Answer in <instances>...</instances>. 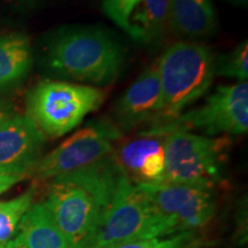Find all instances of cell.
I'll use <instances>...</instances> for the list:
<instances>
[{"instance_id":"obj_1","label":"cell","mask_w":248,"mask_h":248,"mask_svg":"<svg viewBox=\"0 0 248 248\" xmlns=\"http://www.w3.org/2000/svg\"><path fill=\"white\" fill-rule=\"evenodd\" d=\"M124 172L113 154L48 181L43 201L74 248H83L110 206Z\"/></svg>"},{"instance_id":"obj_20","label":"cell","mask_w":248,"mask_h":248,"mask_svg":"<svg viewBox=\"0 0 248 248\" xmlns=\"http://www.w3.org/2000/svg\"><path fill=\"white\" fill-rule=\"evenodd\" d=\"M142 0H102V11L113 23L130 35V20Z\"/></svg>"},{"instance_id":"obj_16","label":"cell","mask_w":248,"mask_h":248,"mask_svg":"<svg viewBox=\"0 0 248 248\" xmlns=\"http://www.w3.org/2000/svg\"><path fill=\"white\" fill-rule=\"evenodd\" d=\"M138 7L130 20L129 36L141 44H156L169 27V0H142Z\"/></svg>"},{"instance_id":"obj_7","label":"cell","mask_w":248,"mask_h":248,"mask_svg":"<svg viewBox=\"0 0 248 248\" xmlns=\"http://www.w3.org/2000/svg\"><path fill=\"white\" fill-rule=\"evenodd\" d=\"M122 131L108 117L93 120L79 129L51 153L40 157L31 175L38 181H51L76 171L113 154Z\"/></svg>"},{"instance_id":"obj_3","label":"cell","mask_w":248,"mask_h":248,"mask_svg":"<svg viewBox=\"0 0 248 248\" xmlns=\"http://www.w3.org/2000/svg\"><path fill=\"white\" fill-rule=\"evenodd\" d=\"M159 74L162 107L157 124H166L206 94L216 76V58L208 46L179 42L169 46L155 63Z\"/></svg>"},{"instance_id":"obj_25","label":"cell","mask_w":248,"mask_h":248,"mask_svg":"<svg viewBox=\"0 0 248 248\" xmlns=\"http://www.w3.org/2000/svg\"><path fill=\"white\" fill-rule=\"evenodd\" d=\"M21 1H24V0H21Z\"/></svg>"},{"instance_id":"obj_22","label":"cell","mask_w":248,"mask_h":248,"mask_svg":"<svg viewBox=\"0 0 248 248\" xmlns=\"http://www.w3.org/2000/svg\"><path fill=\"white\" fill-rule=\"evenodd\" d=\"M11 113V106L4 101H0V121L4 119V117L9 115Z\"/></svg>"},{"instance_id":"obj_14","label":"cell","mask_w":248,"mask_h":248,"mask_svg":"<svg viewBox=\"0 0 248 248\" xmlns=\"http://www.w3.org/2000/svg\"><path fill=\"white\" fill-rule=\"evenodd\" d=\"M169 27L188 39L213 36L217 18L212 0H169Z\"/></svg>"},{"instance_id":"obj_15","label":"cell","mask_w":248,"mask_h":248,"mask_svg":"<svg viewBox=\"0 0 248 248\" xmlns=\"http://www.w3.org/2000/svg\"><path fill=\"white\" fill-rule=\"evenodd\" d=\"M32 64V48L23 33L0 36V91L21 82Z\"/></svg>"},{"instance_id":"obj_4","label":"cell","mask_w":248,"mask_h":248,"mask_svg":"<svg viewBox=\"0 0 248 248\" xmlns=\"http://www.w3.org/2000/svg\"><path fill=\"white\" fill-rule=\"evenodd\" d=\"M177 232V225L161 215L140 188L123 175L110 206L83 248H114Z\"/></svg>"},{"instance_id":"obj_2","label":"cell","mask_w":248,"mask_h":248,"mask_svg":"<svg viewBox=\"0 0 248 248\" xmlns=\"http://www.w3.org/2000/svg\"><path fill=\"white\" fill-rule=\"evenodd\" d=\"M126 49L104 28L59 29L44 49L43 64L51 75L84 85H109L122 73Z\"/></svg>"},{"instance_id":"obj_18","label":"cell","mask_w":248,"mask_h":248,"mask_svg":"<svg viewBox=\"0 0 248 248\" xmlns=\"http://www.w3.org/2000/svg\"><path fill=\"white\" fill-rule=\"evenodd\" d=\"M216 75L247 82L248 78V43L241 42L230 53L216 58Z\"/></svg>"},{"instance_id":"obj_23","label":"cell","mask_w":248,"mask_h":248,"mask_svg":"<svg viewBox=\"0 0 248 248\" xmlns=\"http://www.w3.org/2000/svg\"><path fill=\"white\" fill-rule=\"evenodd\" d=\"M232 5L241 6V7H247L248 0H229Z\"/></svg>"},{"instance_id":"obj_9","label":"cell","mask_w":248,"mask_h":248,"mask_svg":"<svg viewBox=\"0 0 248 248\" xmlns=\"http://www.w3.org/2000/svg\"><path fill=\"white\" fill-rule=\"evenodd\" d=\"M136 185L154 208L175 223L181 231L203 228L216 213L215 187L166 181Z\"/></svg>"},{"instance_id":"obj_13","label":"cell","mask_w":248,"mask_h":248,"mask_svg":"<svg viewBox=\"0 0 248 248\" xmlns=\"http://www.w3.org/2000/svg\"><path fill=\"white\" fill-rule=\"evenodd\" d=\"M5 248H74L58 228L43 202L24 214L16 233Z\"/></svg>"},{"instance_id":"obj_17","label":"cell","mask_w":248,"mask_h":248,"mask_svg":"<svg viewBox=\"0 0 248 248\" xmlns=\"http://www.w3.org/2000/svg\"><path fill=\"white\" fill-rule=\"evenodd\" d=\"M36 187L31 186L12 200L0 201V248H5L16 233L18 224L35 199Z\"/></svg>"},{"instance_id":"obj_6","label":"cell","mask_w":248,"mask_h":248,"mask_svg":"<svg viewBox=\"0 0 248 248\" xmlns=\"http://www.w3.org/2000/svg\"><path fill=\"white\" fill-rule=\"evenodd\" d=\"M163 131L167 132L163 181L215 188L223 182L232 145L229 136L208 137L183 129Z\"/></svg>"},{"instance_id":"obj_19","label":"cell","mask_w":248,"mask_h":248,"mask_svg":"<svg viewBox=\"0 0 248 248\" xmlns=\"http://www.w3.org/2000/svg\"><path fill=\"white\" fill-rule=\"evenodd\" d=\"M197 240L195 231H181L163 237L133 240L114 248H187Z\"/></svg>"},{"instance_id":"obj_24","label":"cell","mask_w":248,"mask_h":248,"mask_svg":"<svg viewBox=\"0 0 248 248\" xmlns=\"http://www.w3.org/2000/svg\"><path fill=\"white\" fill-rule=\"evenodd\" d=\"M187 248H206V246H204V245L201 243L200 240L197 239L194 241V243H192Z\"/></svg>"},{"instance_id":"obj_8","label":"cell","mask_w":248,"mask_h":248,"mask_svg":"<svg viewBox=\"0 0 248 248\" xmlns=\"http://www.w3.org/2000/svg\"><path fill=\"white\" fill-rule=\"evenodd\" d=\"M159 126L166 131L199 130L208 137L247 133L248 83L218 86L199 108L183 113Z\"/></svg>"},{"instance_id":"obj_11","label":"cell","mask_w":248,"mask_h":248,"mask_svg":"<svg viewBox=\"0 0 248 248\" xmlns=\"http://www.w3.org/2000/svg\"><path fill=\"white\" fill-rule=\"evenodd\" d=\"M167 133L157 126L123 142L114 156L124 175L135 184L163 181L166 168Z\"/></svg>"},{"instance_id":"obj_12","label":"cell","mask_w":248,"mask_h":248,"mask_svg":"<svg viewBox=\"0 0 248 248\" xmlns=\"http://www.w3.org/2000/svg\"><path fill=\"white\" fill-rule=\"evenodd\" d=\"M162 107V91L156 66L147 68L121 95L114 109L121 131H130L142 123L156 120Z\"/></svg>"},{"instance_id":"obj_21","label":"cell","mask_w":248,"mask_h":248,"mask_svg":"<svg viewBox=\"0 0 248 248\" xmlns=\"http://www.w3.org/2000/svg\"><path fill=\"white\" fill-rule=\"evenodd\" d=\"M24 179L21 176H14V175H6V173H0V195L4 192H6L12 186H14L16 183Z\"/></svg>"},{"instance_id":"obj_10","label":"cell","mask_w":248,"mask_h":248,"mask_svg":"<svg viewBox=\"0 0 248 248\" xmlns=\"http://www.w3.org/2000/svg\"><path fill=\"white\" fill-rule=\"evenodd\" d=\"M46 136L27 115L9 114L0 121V173L26 178L42 157Z\"/></svg>"},{"instance_id":"obj_5","label":"cell","mask_w":248,"mask_h":248,"mask_svg":"<svg viewBox=\"0 0 248 248\" xmlns=\"http://www.w3.org/2000/svg\"><path fill=\"white\" fill-rule=\"evenodd\" d=\"M107 93L91 85L43 80L27 95L26 115L45 136L59 138L104 104Z\"/></svg>"}]
</instances>
